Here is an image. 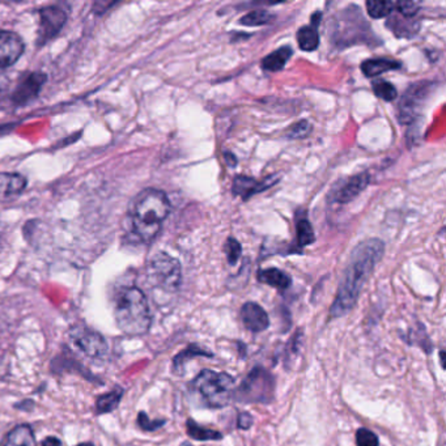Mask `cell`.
Returning a JSON list of instances; mask_svg holds the SVG:
<instances>
[{
    "label": "cell",
    "instance_id": "1",
    "mask_svg": "<svg viewBox=\"0 0 446 446\" xmlns=\"http://www.w3.org/2000/svg\"><path fill=\"white\" fill-rule=\"evenodd\" d=\"M385 245L378 238H370L360 242L352 253L341 275L339 288L330 307V318H339L348 315L355 307L360 293L375 271L377 263L381 261Z\"/></svg>",
    "mask_w": 446,
    "mask_h": 446
},
{
    "label": "cell",
    "instance_id": "2",
    "mask_svg": "<svg viewBox=\"0 0 446 446\" xmlns=\"http://www.w3.org/2000/svg\"><path fill=\"white\" fill-rule=\"evenodd\" d=\"M170 212L167 194L158 189H144L132 201L130 227L141 242H151L161 230L163 223Z\"/></svg>",
    "mask_w": 446,
    "mask_h": 446
},
{
    "label": "cell",
    "instance_id": "3",
    "mask_svg": "<svg viewBox=\"0 0 446 446\" xmlns=\"http://www.w3.org/2000/svg\"><path fill=\"white\" fill-rule=\"evenodd\" d=\"M114 317L123 334L138 336L148 333L152 315L148 300L138 287H123L114 298Z\"/></svg>",
    "mask_w": 446,
    "mask_h": 446
},
{
    "label": "cell",
    "instance_id": "4",
    "mask_svg": "<svg viewBox=\"0 0 446 446\" xmlns=\"http://www.w3.org/2000/svg\"><path fill=\"white\" fill-rule=\"evenodd\" d=\"M192 389L201 395L209 407L221 409L233 399L235 378L224 372L204 369L192 381Z\"/></svg>",
    "mask_w": 446,
    "mask_h": 446
},
{
    "label": "cell",
    "instance_id": "5",
    "mask_svg": "<svg viewBox=\"0 0 446 446\" xmlns=\"http://www.w3.org/2000/svg\"><path fill=\"white\" fill-rule=\"evenodd\" d=\"M275 378L263 367H255L235 389L233 399L241 403H270L275 395Z\"/></svg>",
    "mask_w": 446,
    "mask_h": 446
},
{
    "label": "cell",
    "instance_id": "6",
    "mask_svg": "<svg viewBox=\"0 0 446 446\" xmlns=\"http://www.w3.org/2000/svg\"><path fill=\"white\" fill-rule=\"evenodd\" d=\"M147 275L153 286L167 292H175L182 280L180 262L167 253H158L152 257L147 266Z\"/></svg>",
    "mask_w": 446,
    "mask_h": 446
},
{
    "label": "cell",
    "instance_id": "7",
    "mask_svg": "<svg viewBox=\"0 0 446 446\" xmlns=\"http://www.w3.org/2000/svg\"><path fill=\"white\" fill-rule=\"evenodd\" d=\"M70 339L75 348L90 360H104L109 352V344L104 335L90 329L87 324H75L71 327Z\"/></svg>",
    "mask_w": 446,
    "mask_h": 446
},
{
    "label": "cell",
    "instance_id": "8",
    "mask_svg": "<svg viewBox=\"0 0 446 446\" xmlns=\"http://www.w3.org/2000/svg\"><path fill=\"white\" fill-rule=\"evenodd\" d=\"M40 27H38V45L47 44L58 35L64 27L67 12L59 6H49L40 9Z\"/></svg>",
    "mask_w": 446,
    "mask_h": 446
},
{
    "label": "cell",
    "instance_id": "9",
    "mask_svg": "<svg viewBox=\"0 0 446 446\" xmlns=\"http://www.w3.org/2000/svg\"><path fill=\"white\" fill-rule=\"evenodd\" d=\"M24 42L18 33L0 30V70L13 66L24 54Z\"/></svg>",
    "mask_w": 446,
    "mask_h": 446
},
{
    "label": "cell",
    "instance_id": "10",
    "mask_svg": "<svg viewBox=\"0 0 446 446\" xmlns=\"http://www.w3.org/2000/svg\"><path fill=\"white\" fill-rule=\"evenodd\" d=\"M46 81V75L40 72H32L27 76H24L23 80L15 88V90L11 95V102L13 105H25L30 102L33 98L38 96L40 90L44 87Z\"/></svg>",
    "mask_w": 446,
    "mask_h": 446
},
{
    "label": "cell",
    "instance_id": "11",
    "mask_svg": "<svg viewBox=\"0 0 446 446\" xmlns=\"http://www.w3.org/2000/svg\"><path fill=\"white\" fill-rule=\"evenodd\" d=\"M278 180L279 178H275L274 175L267 177L262 181H257L252 177L237 175L235 181H233V186H232V193H233L235 196L242 198V201H247L249 198H252L255 194L264 192L266 189L274 186L278 182Z\"/></svg>",
    "mask_w": 446,
    "mask_h": 446
},
{
    "label": "cell",
    "instance_id": "12",
    "mask_svg": "<svg viewBox=\"0 0 446 446\" xmlns=\"http://www.w3.org/2000/svg\"><path fill=\"white\" fill-rule=\"evenodd\" d=\"M427 95V86H412L409 92L402 97L399 102L398 118L401 123H410L415 118L416 110L419 109L420 104L423 102L424 97Z\"/></svg>",
    "mask_w": 446,
    "mask_h": 446
},
{
    "label": "cell",
    "instance_id": "13",
    "mask_svg": "<svg viewBox=\"0 0 446 446\" xmlns=\"http://www.w3.org/2000/svg\"><path fill=\"white\" fill-rule=\"evenodd\" d=\"M241 319L250 333H263L269 329L270 319L266 310L257 303H246L241 307Z\"/></svg>",
    "mask_w": 446,
    "mask_h": 446
},
{
    "label": "cell",
    "instance_id": "14",
    "mask_svg": "<svg viewBox=\"0 0 446 446\" xmlns=\"http://www.w3.org/2000/svg\"><path fill=\"white\" fill-rule=\"evenodd\" d=\"M369 182H370V175H368L367 172L351 177L348 181L341 184V189L335 194V201L341 204L350 203L367 189Z\"/></svg>",
    "mask_w": 446,
    "mask_h": 446
},
{
    "label": "cell",
    "instance_id": "15",
    "mask_svg": "<svg viewBox=\"0 0 446 446\" xmlns=\"http://www.w3.org/2000/svg\"><path fill=\"white\" fill-rule=\"evenodd\" d=\"M322 18L321 12H317L312 16V24L301 27L298 30V44L301 50L304 52H315L319 46V35L317 28L319 25V21Z\"/></svg>",
    "mask_w": 446,
    "mask_h": 446
},
{
    "label": "cell",
    "instance_id": "16",
    "mask_svg": "<svg viewBox=\"0 0 446 446\" xmlns=\"http://www.w3.org/2000/svg\"><path fill=\"white\" fill-rule=\"evenodd\" d=\"M0 446H35V432L29 424H18L9 430Z\"/></svg>",
    "mask_w": 446,
    "mask_h": 446
},
{
    "label": "cell",
    "instance_id": "17",
    "mask_svg": "<svg viewBox=\"0 0 446 446\" xmlns=\"http://www.w3.org/2000/svg\"><path fill=\"white\" fill-rule=\"evenodd\" d=\"M27 178L18 173H0V196L9 198L24 192Z\"/></svg>",
    "mask_w": 446,
    "mask_h": 446
},
{
    "label": "cell",
    "instance_id": "18",
    "mask_svg": "<svg viewBox=\"0 0 446 446\" xmlns=\"http://www.w3.org/2000/svg\"><path fill=\"white\" fill-rule=\"evenodd\" d=\"M123 394H124V389L121 386H115L113 390H110L109 393L98 395L96 398V402H95L96 415L110 413L114 410H117L119 403L122 401Z\"/></svg>",
    "mask_w": 446,
    "mask_h": 446
},
{
    "label": "cell",
    "instance_id": "19",
    "mask_svg": "<svg viewBox=\"0 0 446 446\" xmlns=\"http://www.w3.org/2000/svg\"><path fill=\"white\" fill-rule=\"evenodd\" d=\"M360 69L367 78H375L387 71L401 69V63L393 59H386V58H375V59H367L363 61Z\"/></svg>",
    "mask_w": 446,
    "mask_h": 446
},
{
    "label": "cell",
    "instance_id": "20",
    "mask_svg": "<svg viewBox=\"0 0 446 446\" xmlns=\"http://www.w3.org/2000/svg\"><path fill=\"white\" fill-rule=\"evenodd\" d=\"M257 278L263 284H267V286L280 289V291H286L291 287V276L279 269H275V267L261 270L258 272Z\"/></svg>",
    "mask_w": 446,
    "mask_h": 446
},
{
    "label": "cell",
    "instance_id": "21",
    "mask_svg": "<svg viewBox=\"0 0 446 446\" xmlns=\"http://www.w3.org/2000/svg\"><path fill=\"white\" fill-rule=\"evenodd\" d=\"M212 358L213 355L209 352V350L206 348H201V346L198 344H190L187 348H184V351H181L175 358H173V373L175 375H181L182 370H184V365L187 361L194 359V358Z\"/></svg>",
    "mask_w": 446,
    "mask_h": 446
},
{
    "label": "cell",
    "instance_id": "22",
    "mask_svg": "<svg viewBox=\"0 0 446 446\" xmlns=\"http://www.w3.org/2000/svg\"><path fill=\"white\" fill-rule=\"evenodd\" d=\"M292 47L291 46H281L276 49L274 53L264 57L262 59V69L269 72H278L283 70L284 66L287 64L289 58L292 57Z\"/></svg>",
    "mask_w": 446,
    "mask_h": 446
},
{
    "label": "cell",
    "instance_id": "23",
    "mask_svg": "<svg viewBox=\"0 0 446 446\" xmlns=\"http://www.w3.org/2000/svg\"><path fill=\"white\" fill-rule=\"evenodd\" d=\"M186 432L190 438L196 440V441H216V440L223 438V435L218 430L201 427L193 419H189L186 421Z\"/></svg>",
    "mask_w": 446,
    "mask_h": 446
},
{
    "label": "cell",
    "instance_id": "24",
    "mask_svg": "<svg viewBox=\"0 0 446 446\" xmlns=\"http://www.w3.org/2000/svg\"><path fill=\"white\" fill-rule=\"evenodd\" d=\"M296 238L300 247L312 245L315 241V230L307 218H298L296 220Z\"/></svg>",
    "mask_w": 446,
    "mask_h": 446
},
{
    "label": "cell",
    "instance_id": "25",
    "mask_svg": "<svg viewBox=\"0 0 446 446\" xmlns=\"http://www.w3.org/2000/svg\"><path fill=\"white\" fill-rule=\"evenodd\" d=\"M387 27L393 30V33L398 37H406L410 38L413 35L418 33V27H415V21H412L410 18H407L404 23L401 21V18L398 16L389 18L387 21Z\"/></svg>",
    "mask_w": 446,
    "mask_h": 446
},
{
    "label": "cell",
    "instance_id": "26",
    "mask_svg": "<svg viewBox=\"0 0 446 446\" xmlns=\"http://www.w3.org/2000/svg\"><path fill=\"white\" fill-rule=\"evenodd\" d=\"M395 8V3L389 0H369L367 1V11L369 16L373 18H387Z\"/></svg>",
    "mask_w": 446,
    "mask_h": 446
},
{
    "label": "cell",
    "instance_id": "27",
    "mask_svg": "<svg viewBox=\"0 0 446 446\" xmlns=\"http://www.w3.org/2000/svg\"><path fill=\"white\" fill-rule=\"evenodd\" d=\"M272 18L274 16L269 11L255 9V11L246 13L245 16H242L240 20V24H242L245 27H261V25H266V24L271 23Z\"/></svg>",
    "mask_w": 446,
    "mask_h": 446
},
{
    "label": "cell",
    "instance_id": "28",
    "mask_svg": "<svg viewBox=\"0 0 446 446\" xmlns=\"http://www.w3.org/2000/svg\"><path fill=\"white\" fill-rule=\"evenodd\" d=\"M372 89L376 93V96L384 101H394V98L397 97V89L393 84H390L386 80H375L372 83Z\"/></svg>",
    "mask_w": 446,
    "mask_h": 446
},
{
    "label": "cell",
    "instance_id": "29",
    "mask_svg": "<svg viewBox=\"0 0 446 446\" xmlns=\"http://www.w3.org/2000/svg\"><path fill=\"white\" fill-rule=\"evenodd\" d=\"M225 254H227L228 262L230 266H235L242 254V246L237 241L236 238L229 237L225 242Z\"/></svg>",
    "mask_w": 446,
    "mask_h": 446
},
{
    "label": "cell",
    "instance_id": "30",
    "mask_svg": "<svg viewBox=\"0 0 446 446\" xmlns=\"http://www.w3.org/2000/svg\"><path fill=\"white\" fill-rule=\"evenodd\" d=\"M310 132H312V124L307 121H300L289 127L286 132V136L289 139H303V138H307Z\"/></svg>",
    "mask_w": 446,
    "mask_h": 446
},
{
    "label": "cell",
    "instance_id": "31",
    "mask_svg": "<svg viewBox=\"0 0 446 446\" xmlns=\"http://www.w3.org/2000/svg\"><path fill=\"white\" fill-rule=\"evenodd\" d=\"M136 423H138V426H139V428L141 430H144V432H155L158 428L164 427L167 421L165 420H151L146 412L140 411Z\"/></svg>",
    "mask_w": 446,
    "mask_h": 446
},
{
    "label": "cell",
    "instance_id": "32",
    "mask_svg": "<svg viewBox=\"0 0 446 446\" xmlns=\"http://www.w3.org/2000/svg\"><path fill=\"white\" fill-rule=\"evenodd\" d=\"M356 444L358 446H380V440L375 432L367 428H360L356 432Z\"/></svg>",
    "mask_w": 446,
    "mask_h": 446
},
{
    "label": "cell",
    "instance_id": "33",
    "mask_svg": "<svg viewBox=\"0 0 446 446\" xmlns=\"http://www.w3.org/2000/svg\"><path fill=\"white\" fill-rule=\"evenodd\" d=\"M395 8L404 18H411L418 13V11L420 8V3H415V1H398V3H395Z\"/></svg>",
    "mask_w": 446,
    "mask_h": 446
},
{
    "label": "cell",
    "instance_id": "34",
    "mask_svg": "<svg viewBox=\"0 0 446 446\" xmlns=\"http://www.w3.org/2000/svg\"><path fill=\"white\" fill-rule=\"evenodd\" d=\"M253 426V416L249 412H241L237 418V427L240 429H249Z\"/></svg>",
    "mask_w": 446,
    "mask_h": 446
},
{
    "label": "cell",
    "instance_id": "35",
    "mask_svg": "<svg viewBox=\"0 0 446 446\" xmlns=\"http://www.w3.org/2000/svg\"><path fill=\"white\" fill-rule=\"evenodd\" d=\"M13 407L20 411H32L35 409V402L32 399H25L23 402L16 403Z\"/></svg>",
    "mask_w": 446,
    "mask_h": 446
},
{
    "label": "cell",
    "instance_id": "36",
    "mask_svg": "<svg viewBox=\"0 0 446 446\" xmlns=\"http://www.w3.org/2000/svg\"><path fill=\"white\" fill-rule=\"evenodd\" d=\"M42 446H63V444L59 438L49 436L42 441Z\"/></svg>",
    "mask_w": 446,
    "mask_h": 446
},
{
    "label": "cell",
    "instance_id": "37",
    "mask_svg": "<svg viewBox=\"0 0 446 446\" xmlns=\"http://www.w3.org/2000/svg\"><path fill=\"white\" fill-rule=\"evenodd\" d=\"M224 156H225V161H227L229 167H235L236 165L237 158H235V155H232L230 152H227V153H224Z\"/></svg>",
    "mask_w": 446,
    "mask_h": 446
},
{
    "label": "cell",
    "instance_id": "38",
    "mask_svg": "<svg viewBox=\"0 0 446 446\" xmlns=\"http://www.w3.org/2000/svg\"><path fill=\"white\" fill-rule=\"evenodd\" d=\"M444 355H445V351H440V356H441V365L444 368Z\"/></svg>",
    "mask_w": 446,
    "mask_h": 446
},
{
    "label": "cell",
    "instance_id": "39",
    "mask_svg": "<svg viewBox=\"0 0 446 446\" xmlns=\"http://www.w3.org/2000/svg\"><path fill=\"white\" fill-rule=\"evenodd\" d=\"M76 446H95V445H93L92 442H80V444H78V445Z\"/></svg>",
    "mask_w": 446,
    "mask_h": 446
}]
</instances>
